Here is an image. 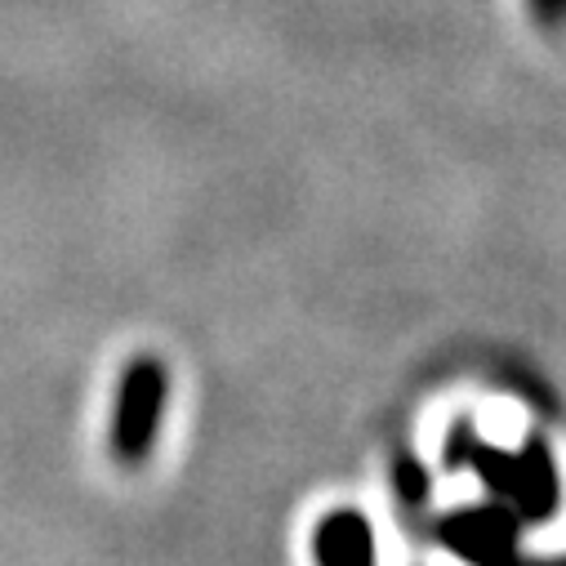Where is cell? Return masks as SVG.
Segmentation results:
<instances>
[{
	"label": "cell",
	"mask_w": 566,
	"mask_h": 566,
	"mask_svg": "<svg viewBox=\"0 0 566 566\" xmlns=\"http://www.w3.org/2000/svg\"><path fill=\"white\" fill-rule=\"evenodd\" d=\"M170 397V375L157 357H134L120 370L116 384V406H112V455L120 464H144L153 442H157V423Z\"/></svg>",
	"instance_id": "obj_1"
},
{
	"label": "cell",
	"mask_w": 566,
	"mask_h": 566,
	"mask_svg": "<svg viewBox=\"0 0 566 566\" xmlns=\"http://www.w3.org/2000/svg\"><path fill=\"white\" fill-rule=\"evenodd\" d=\"M313 557L326 562V566H357V562H370L375 557V539H370V526L361 513L353 509H339L331 513L317 535H313Z\"/></svg>",
	"instance_id": "obj_2"
}]
</instances>
